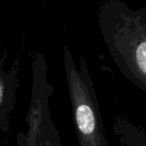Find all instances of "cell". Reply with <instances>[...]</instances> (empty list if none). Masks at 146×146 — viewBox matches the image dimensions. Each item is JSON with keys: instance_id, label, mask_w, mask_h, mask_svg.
Masks as SVG:
<instances>
[{"instance_id": "obj_1", "label": "cell", "mask_w": 146, "mask_h": 146, "mask_svg": "<svg viewBox=\"0 0 146 146\" xmlns=\"http://www.w3.org/2000/svg\"><path fill=\"white\" fill-rule=\"evenodd\" d=\"M98 24L122 76L146 93V5L132 9L122 0H104Z\"/></svg>"}, {"instance_id": "obj_2", "label": "cell", "mask_w": 146, "mask_h": 146, "mask_svg": "<svg viewBox=\"0 0 146 146\" xmlns=\"http://www.w3.org/2000/svg\"><path fill=\"white\" fill-rule=\"evenodd\" d=\"M63 64L78 146H108L99 102L86 61L80 57L76 65L65 46Z\"/></svg>"}, {"instance_id": "obj_3", "label": "cell", "mask_w": 146, "mask_h": 146, "mask_svg": "<svg viewBox=\"0 0 146 146\" xmlns=\"http://www.w3.org/2000/svg\"><path fill=\"white\" fill-rule=\"evenodd\" d=\"M32 84L30 104L26 114V133L17 134L18 146H63L60 135L51 118L49 100L54 87L48 80L45 56L36 53L31 62Z\"/></svg>"}, {"instance_id": "obj_4", "label": "cell", "mask_w": 146, "mask_h": 146, "mask_svg": "<svg viewBox=\"0 0 146 146\" xmlns=\"http://www.w3.org/2000/svg\"><path fill=\"white\" fill-rule=\"evenodd\" d=\"M5 57H0V132L9 131V118L16 103V94L19 86L18 74L20 60L18 58L9 68L5 67Z\"/></svg>"}, {"instance_id": "obj_5", "label": "cell", "mask_w": 146, "mask_h": 146, "mask_svg": "<svg viewBox=\"0 0 146 146\" xmlns=\"http://www.w3.org/2000/svg\"><path fill=\"white\" fill-rule=\"evenodd\" d=\"M112 130L122 145L146 146V132L123 116H116Z\"/></svg>"}]
</instances>
